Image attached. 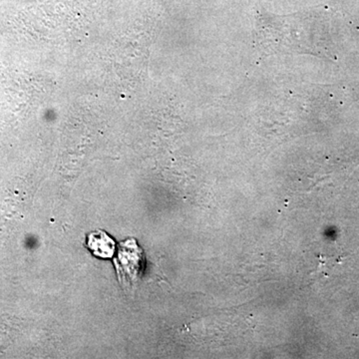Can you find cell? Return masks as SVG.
Masks as SVG:
<instances>
[{"mask_svg":"<svg viewBox=\"0 0 359 359\" xmlns=\"http://www.w3.org/2000/svg\"><path fill=\"white\" fill-rule=\"evenodd\" d=\"M89 247L93 250L96 256L101 257H110L114 252V242L106 233H94L90 236Z\"/></svg>","mask_w":359,"mask_h":359,"instance_id":"6da1fadb","label":"cell"}]
</instances>
